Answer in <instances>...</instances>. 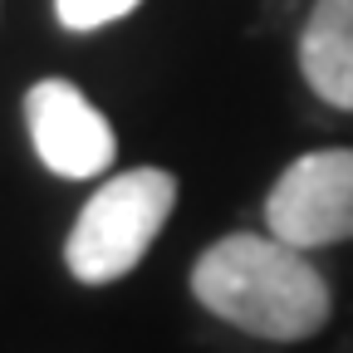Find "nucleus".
Here are the masks:
<instances>
[{
    "label": "nucleus",
    "mask_w": 353,
    "mask_h": 353,
    "mask_svg": "<svg viewBox=\"0 0 353 353\" xmlns=\"http://www.w3.org/2000/svg\"><path fill=\"white\" fill-rule=\"evenodd\" d=\"M265 226L299 250L353 241V148L294 157L265 196Z\"/></svg>",
    "instance_id": "7ed1b4c3"
},
{
    "label": "nucleus",
    "mask_w": 353,
    "mask_h": 353,
    "mask_svg": "<svg viewBox=\"0 0 353 353\" xmlns=\"http://www.w3.org/2000/svg\"><path fill=\"white\" fill-rule=\"evenodd\" d=\"M25 123H30V143L39 162L59 176H74V182L99 176L118 152L108 118L69 79H39L25 94Z\"/></svg>",
    "instance_id": "20e7f679"
},
{
    "label": "nucleus",
    "mask_w": 353,
    "mask_h": 353,
    "mask_svg": "<svg viewBox=\"0 0 353 353\" xmlns=\"http://www.w3.org/2000/svg\"><path fill=\"white\" fill-rule=\"evenodd\" d=\"M192 294L231 329L270 343H299L334 314V290L309 250L250 231L221 236L201 250L192 265Z\"/></svg>",
    "instance_id": "f257e3e1"
},
{
    "label": "nucleus",
    "mask_w": 353,
    "mask_h": 353,
    "mask_svg": "<svg viewBox=\"0 0 353 353\" xmlns=\"http://www.w3.org/2000/svg\"><path fill=\"white\" fill-rule=\"evenodd\" d=\"M138 6H143V0H54V15H59L64 30L88 34V30H103V25L132 15Z\"/></svg>",
    "instance_id": "423d86ee"
},
{
    "label": "nucleus",
    "mask_w": 353,
    "mask_h": 353,
    "mask_svg": "<svg viewBox=\"0 0 353 353\" xmlns=\"http://www.w3.org/2000/svg\"><path fill=\"white\" fill-rule=\"evenodd\" d=\"M176 206V176L162 167H132L118 172L83 201L74 231L64 241V265L83 285H113L162 236L167 216Z\"/></svg>",
    "instance_id": "f03ea898"
},
{
    "label": "nucleus",
    "mask_w": 353,
    "mask_h": 353,
    "mask_svg": "<svg viewBox=\"0 0 353 353\" xmlns=\"http://www.w3.org/2000/svg\"><path fill=\"white\" fill-rule=\"evenodd\" d=\"M299 74L329 108L353 113V0H314L299 30Z\"/></svg>",
    "instance_id": "39448f33"
}]
</instances>
